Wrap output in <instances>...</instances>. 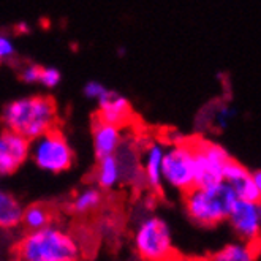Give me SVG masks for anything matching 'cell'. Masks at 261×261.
I'll return each instance as SVG.
<instances>
[{
	"label": "cell",
	"mask_w": 261,
	"mask_h": 261,
	"mask_svg": "<svg viewBox=\"0 0 261 261\" xmlns=\"http://www.w3.org/2000/svg\"><path fill=\"white\" fill-rule=\"evenodd\" d=\"M258 261H261V253H259V259H258Z\"/></svg>",
	"instance_id": "484cf974"
},
{
	"label": "cell",
	"mask_w": 261,
	"mask_h": 261,
	"mask_svg": "<svg viewBox=\"0 0 261 261\" xmlns=\"http://www.w3.org/2000/svg\"><path fill=\"white\" fill-rule=\"evenodd\" d=\"M165 147L166 146L159 141H152L143 150V157H141L143 182L153 192H162L163 189L162 165H163Z\"/></svg>",
	"instance_id": "30bf717a"
},
{
	"label": "cell",
	"mask_w": 261,
	"mask_h": 261,
	"mask_svg": "<svg viewBox=\"0 0 261 261\" xmlns=\"http://www.w3.org/2000/svg\"><path fill=\"white\" fill-rule=\"evenodd\" d=\"M60 80H62V74H60V71L57 68H53V67H46L43 68L41 67V73H40V81L44 87L48 89H54L59 86Z\"/></svg>",
	"instance_id": "ffe728a7"
},
{
	"label": "cell",
	"mask_w": 261,
	"mask_h": 261,
	"mask_svg": "<svg viewBox=\"0 0 261 261\" xmlns=\"http://www.w3.org/2000/svg\"><path fill=\"white\" fill-rule=\"evenodd\" d=\"M162 179L163 186L182 195L195 187V155L190 140L165 147Z\"/></svg>",
	"instance_id": "8992f818"
},
{
	"label": "cell",
	"mask_w": 261,
	"mask_h": 261,
	"mask_svg": "<svg viewBox=\"0 0 261 261\" xmlns=\"http://www.w3.org/2000/svg\"><path fill=\"white\" fill-rule=\"evenodd\" d=\"M259 203H261V201H259Z\"/></svg>",
	"instance_id": "4316f807"
},
{
	"label": "cell",
	"mask_w": 261,
	"mask_h": 261,
	"mask_svg": "<svg viewBox=\"0 0 261 261\" xmlns=\"http://www.w3.org/2000/svg\"><path fill=\"white\" fill-rule=\"evenodd\" d=\"M132 116H133V111H132L130 101L125 97L119 95L114 90H110L101 100H98V119L100 120L122 127L128 124Z\"/></svg>",
	"instance_id": "7c38bea8"
},
{
	"label": "cell",
	"mask_w": 261,
	"mask_h": 261,
	"mask_svg": "<svg viewBox=\"0 0 261 261\" xmlns=\"http://www.w3.org/2000/svg\"><path fill=\"white\" fill-rule=\"evenodd\" d=\"M236 116H238V111L233 105L222 103L212 110V125L219 130H226Z\"/></svg>",
	"instance_id": "d6986e66"
},
{
	"label": "cell",
	"mask_w": 261,
	"mask_h": 261,
	"mask_svg": "<svg viewBox=\"0 0 261 261\" xmlns=\"http://www.w3.org/2000/svg\"><path fill=\"white\" fill-rule=\"evenodd\" d=\"M110 92V89L103 86L101 83L98 81H90L84 86V95L90 100H101L106 94Z\"/></svg>",
	"instance_id": "44dd1931"
},
{
	"label": "cell",
	"mask_w": 261,
	"mask_h": 261,
	"mask_svg": "<svg viewBox=\"0 0 261 261\" xmlns=\"http://www.w3.org/2000/svg\"><path fill=\"white\" fill-rule=\"evenodd\" d=\"M29 157L40 170L59 174L70 170L74 153L62 132L54 127L30 141Z\"/></svg>",
	"instance_id": "5b68a950"
},
{
	"label": "cell",
	"mask_w": 261,
	"mask_h": 261,
	"mask_svg": "<svg viewBox=\"0 0 261 261\" xmlns=\"http://www.w3.org/2000/svg\"><path fill=\"white\" fill-rule=\"evenodd\" d=\"M261 253V244L244 241H233L225 244L222 249L207 256L206 261H258Z\"/></svg>",
	"instance_id": "9a60e30c"
},
{
	"label": "cell",
	"mask_w": 261,
	"mask_h": 261,
	"mask_svg": "<svg viewBox=\"0 0 261 261\" xmlns=\"http://www.w3.org/2000/svg\"><path fill=\"white\" fill-rule=\"evenodd\" d=\"M94 179L97 187L101 190H113L124 182V171H122V165L116 153L97 159Z\"/></svg>",
	"instance_id": "5bb4252c"
},
{
	"label": "cell",
	"mask_w": 261,
	"mask_h": 261,
	"mask_svg": "<svg viewBox=\"0 0 261 261\" xmlns=\"http://www.w3.org/2000/svg\"><path fill=\"white\" fill-rule=\"evenodd\" d=\"M236 199L238 196L229 184L220 180L211 186H195L184 193V209L195 225L214 228L226 222Z\"/></svg>",
	"instance_id": "7a4b0ae2"
},
{
	"label": "cell",
	"mask_w": 261,
	"mask_h": 261,
	"mask_svg": "<svg viewBox=\"0 0 261 261\" xmlns=\"http://www.w3.org/2000/svg\"><path fill=\"white\" fill-rule=\"evenodd\" d=\"M223 180L226 184H229V187L234 190L238 199L259 201L253 179H252V173L242 163L236 162L234 159H229V162L226 163Z\"/></svg>",
	"instance_id": "8fae6325"
},
{
	"label": "cell",
	"mask_w": 261,
	"mask_h": 261,
	"mask_svg": "<svg viewBox=\"0 0 261 261\" xmlns=\"http://www.w3.org/2000/svg\"><path fill=\"white\" fill-rule=\"evenodd\" d=\"M22 212L24 207L16 196L0 190V229L11 231L21 226Z\"/></svg>",
	"instance_id": "2e32d148"
},
{
	"label": "cell",
	"mask_w": 261,
	"mask_h": 261,
	"mask_svg": "<svg viewBox=\"0 0 261 261\" xmlns=\"http://www.w3.org/2000/svg\"><path fill=\"white\" fill-rule=\"evenodd\" d=\"M40 73H41V67L37 64H29L22 68L21 71V78L24 83L27 84H35L40 81Z\"/></svg>",
	"instance_id": "7402d4cb"
},
{
	"label": "cell",
	"mask_w": 261,
	"mask_h": 261,
	"mask_svg": "<svg viewBox=\"0 0 261 261\" xmlns=\"http://www.w3.org/2000/svg\"><path fill=\"white\" fill-rule=\"evenodd\" d=\"M252 179H253L255 189H256V193H258V199L261 201V170L253 171V173H252Z\"/></svg>",
	"instance_id": "cb8c5ba5"
},
{
	"label": "cell",
	"mask_w": 261,
	"mask_h": 261,
	"mask_svg": "<svg viewBox=\"0 0 261 261\" xmlns=\"http://www.w3.org/2000/svg\"><path fill=\"white\" fill-rule=\"evenodd\" d=\"M30 141L11 130L0 133V177L16 173L29 159Z\"/></svg>",
	"instance_id": "9c48e42d"
},
{
	"label": "cell",
	"mask_w": 261,
	"mask_h": 261,
	"mask_svg": "<svg viewBox=\"0 0 261 261\" xmlns=\"http://www.w3.org/2000/svg\"><path fill=\"white\" fill-rule=\"evenodd\" d=\"M239 241L261 244V203L236 199L226 219Z\"/></svg>",
	"instance_id": "ba28073f"
},
{
	"label": "cell",
	"mask_w": 261,
	"mask_h": 261,
	"mask_svg": "<svg viewBox=\"0 0 261 261\" xmlns=\"http://www.w3.org/2000/svg\"><path fill=\"white\" fill-rule=\"evenodd\" d=\"M92 143H94V152H95L97 159L113 155V153H116L122 144L120 127L98 119L94 124Z\"/></svg>",
	"instance_id": "4fadbf2b"
},
{
	"label": "cell",
	"mask_w": 261,
	"mask_h": 261,
	"mask_svg": "<svg viewBox=\"0 0 261 261\" xmlns=\"http://www.w3.org/2000/svg\"><path fill=\"white\" fill-rule=\"evenodd\" d=\"M16 261H81L83 247L71 231L59 225H48L25 231L14 247Z\"/></svg>",
	"instance_id": "6da1fadb"
},
{
	"label": "cell",
	"mask_w": 261,
	"mask_h": 261,
	"mask_svg": "<svg viewBox=\"0 0 261 261\" xmlns=\"http://www.w3.org/2000/svg\"><path fill=\"white\" fill-rule=\"evenodd\" d=\"M14 53H16V48H14L13 40L4 34H0V60L11 59Z\"/></svg>",
	"instance_id": "603a6c76"
},
{
	"label": "cell",
	"mask_w": 261,
	"mask_h": 261,
	"mask_svg": "<svg viewBox=\"0 0 261 261\" xmlns=\"http://www.w3.org/2000/svg\"><path fill=\"white\" fill-rule=\"evenodd\" d=\"M195 155V186H211L223 180L225 166L231 159L228 150L207 140H190Z\"/></svg>",
	"instance_id": "52a82bcc"
},
{
	"label": "cell",
	"mask_w": 261,
	"mask_h": 261,
	"mask_svg": "<svg viewBox=\"0 0 261 261\" xmlns=\"http://www.w3.org/2000/svg\"><path fill=\"white\" fill-rule=\"evenodd\" d=\"M132 241L141 261H173L177 256L170 225L155 214H147L136 222Z\"/></svg>",
	"instance_id": "277c9868"
},
{
	"label": "cell",
	"mask_w": 261,
	"mask_h": 261,
	"mask_svg": "<svg viewBox=\"0 0 261 261\" xmlns=\"http://www.w3.org/2000/svg\"><path fill=\"white\" fill-rule=\"evenodd\" d=\"M2 122L7 130L32 141L56 127L57 111L54 100L44 95L18 98L4 108Z\"/></svg>",
	"instance_id": "3957f363"
},
{
	"label": "cell",
	"mask_w": 261,
	"mask_h": 261,
	"mask_svg": "<svg viewBox=\"0 0 261 261\" xmlns=\"http://www.w3.org/2000/svg\"><path fill=\"white\" fill-rule=\"evenodd\" d=\"M51 223H53V211L48 206L37 203L24 207L21 226H24L25 231H35V229L44 228Z\"/></svg>",
	"instance_id": "ac0fdd59"
},
{
	"label": "cell",
	"mask_w": 261,
	"mask_h": 261,
	"mask_svg": "<svg viewBox=\"0 0 261 261\" xmlns=\"http://www.w3.org/2000/svg\"><path fill=\"white\" fill-rule=\"evenodd\" d=\"M103 203V190L97 186H89L81 189L71 198L70 207L76 216H89L95 212Z\"/></svg>",
	"instance_id": "e0dca14e"
},
{
	"label": "cell",
	"mask_w": 261,
	"mask_h": 261,
	"mask_svg": "<svg viewBox=\"0 0 261 261\" xmlns=\"http://www.w3.org/2000/svg\"><path fill=\"white\" fill-rule=\"evenodd\" d=\"M173 261H206V259H198V258H180V256H176Z\"/></svg>",
	"instance_id": "d4e9b609"
}]
</instances>
